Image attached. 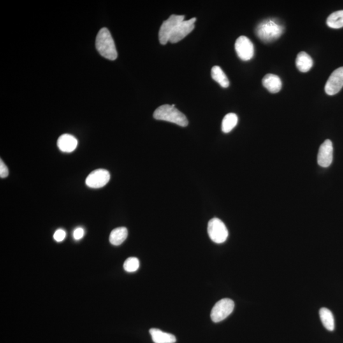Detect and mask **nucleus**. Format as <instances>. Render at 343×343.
<instances>
[{"instance_id": "obj_3", "label": "nucleus", "mask_w": 343, "mask_h": 343, "mask_svg": "<svg viewBox=\"0 0 343 343\" xmlns=\"http://www.w3.org/2000/svg\"><path fill=\"white\" fill-rule=\"evenodd\" d=\"M155 119L173 123L180 127H186L188 125L186 116L175 108L174 104H164L155 111Z\"/></svg>"}, {"instance_id": "obj_20", "label": "nucleus", "mask_w": 343, "mask_h": 343, "mask_svg": "<svg viewBox=\"0 0 343 343\" xmlns=\"http://www.w3.org/2000/svg\"><path fill=\"white\" fill-rule=\"evenodd\" d=\"M327 24L333 29H340L343 27V10L331 13L327 19Z\"/></svg>"}, {"instance_id": "obj_19", "label": "nucleus", "mask_w": 343, "mask_h": 343, "mask_svg": "<svg viewBox=\"0 0 343 343\" xmlns=\"http://www.w3.org/2000/svg\"><path fill=\"white\" fill-rule=\"evenodd\" d=\"M238 117L235 113H228L222 122V131L224 133H230L238 124Z\"/></svg>"}, {"instance_id": "obj_10", "label": "nucleus", "mask_w": 343, "mask_h": 343, "mask_svg": "<svg viewBox=\"0 0 343 343\" xmlns=\"http://www.w3.org/2000/svg\"><path fill=\"white\" fill-rule=\"evenodd\" d=\"M343 87V67L336 69L331 74L325 86V91L329 96H334Z\"/></svg>"}, {"instance_id": "obj_9", "label": "nucleus", "mask_w": 343, "mask_h": 343, "mask_svg": "<svg viewBox=\"0 0 343 343\" xmlns=\"http://www.w3.org/2000/svg\"><path fill=\"white\" fill-rule=\"evenodd\" d=\"M196 20V18H192L188 20H183L176 26L174 31L171 34L169 42L176 43L179 42L185 37L188 35L194 28V23Z\"/></svg>"}, {"instance_id": "obj_8", "label": "nucleus", "mask_w": 343, "mask_h": 343, "mask_svg": "<svg viewBox=\"0 0 343 343\" xmlns=\"http://www.w3.org/2000/svg\"><path fill=\"white\" fill-rule=\"evenodd\" d=\"M110 180V173L104 169L92 171L86 179V184L91 188H100L106 186Z\"/></svg>"}, {"instance_id": "obj_5", "label": "nucleus", "mask_w": 343, "mask_h": 343, "mask_svg": "<svg viewBox=\"0 0 343 343\" xmlns=\"http://www.w3.org/2000/svg\"><path fill=\"white\" fill-rule=\"evenodd\" d=\"M207 231L210 239L215 243H224L228 238V229L224 222L218 218L210 220L208 224Z\"/></svg>"}, {"instance_id": "obj_12", "label": "nucleus", "mask_w": 343, "mask_h": 343, "mask_svg": "<svg viewBox=\"0 0 343 343\" xmlns=\"http://www.w3.org/2000/svg\"><path fill=\"white\" fill-rule=\"evenodd\" d=\"M57 146L62 152L71 153L77 147L78 141L70 134H63L58 139Z\"/></svg>"}, {"instance_id": "obj_17", "label": "nucleus", "mask_w": 343, "mask_h": 343, "mask_svg": "<svg viewBox=\"0 0 343 343\" xmlns=\"http://www.w3.org/2000/svg\"><path fill=\"white\" fill-rule=\"evenodd\" d=\"M322 324L328 331H333L335 328V318L333 313L326 308H322L319 311Z\"/></svg>"}, {"instance_id": "obj_16", "label": "nucleus", "mask_w": 343, "mask_h": 343, "mask_svg": "<svg viewBox=\"0 0 343 343\" xmlns=\"http://www.w3.org/2000/svg\"><path fill=\"white\" fill-rule=\"evenodd\" d=\"M128 236V230L125 227H119V228L113 229L110 235V242L113 245H121L124 242Z\"/></svg>"}, {"instance_id": "obj_21", "label": "nucleus", "mask_w": 343, "mask_h": 343, "mask_svg": "<svg viewBox=\"0 0 343 343\" xmlns=\"http://www.w3.org/2000/svg\"><path fill=\"white\" fill-rule=\"evenodd\" d=\"M140 261L136 257H129L124 264V268L127 272L133 273L136 272L140 268Z\"/></svg>"}, {"instance_id": "obj_24", "label": "nucleus", "mask_w": 343, "mask_h": 343, "mask_svg": "<svg viewBox=\"0 0 343 343\" xmlns=\"http://www.w3.org/2000/svg\"><path fill=\"white\" fill-rule=\"evenodd\" d=\"M84 229H83L82 228H76L73 231L74 239L76 240L82 239V238L83 237V236H84Z\"/></svg>"}, {"instance_id": "obj_2", "label": "nucleus", "mask_w": 343, "mask_h": 343, "mask_svg": "<svg viewBox=\"0 0 343 343\" xmlns=\"http://www.w3.org/2000/svg\"><path fill=\"white\" fill-rule=\"evenodd\" d=\"M96 46L97 51L102 56L111 61L117 59L118 53L115 41L106 27L102 28L97 34Z\"/></svg>"}, {"instance_id": "obj_22", "label": "nucleus", "mask_w": 343, "mask_h": 343, "mask_svg": "<svg viewBox=\"0 0 343 343\" xmlns=\"http://www.w3.org/2000/svg\"><path fill=\"white\" fill-rule=\"evenodd\" d=\"M65 237H66V232L62 229H57L54 235V240L57 242H62L64 240Z\"/></svg>"}, {"instance_id": "obj_14", "label": "nucleus", "mask_w": 343, "mask_h": 343, "mask_svg": "<svg viewBox=\"0 0 343 343\" xmlns=\"http://www.w3.org/2000/svg\"><path fill=\"white\" fill-rule=\"evenodd\" d=\"M296 64L297 68L302 73L309 71L314 65L312 57L305 52L299 53L296 57Z\"/></svg>"}, {"instance_id": "obj_4", "label": "nucleus", "mask_w": 343, "mask_h": 343, "mask_svg": "<svg viewBox=\"0 0 343 343\" xmlns=\"http://www.w3.org/2000/svg\"><path fill=\"white\" fill-rule=\"evenodd\" d=\"M235 308L233 301L228 298L222 300L215 303L211 311L210 317L215 323L224 321L233 312Z\"/></svg>"}, {"instance_id": "obj_18", "label": "nucleus", "mask_w": 343, "mask_h": 343, "mask_svg": "<svg viewBox=\"0 0 343 343\" xmlns=\"http://www.w3.org/2000/svg\"><path fill=\"white\" fill-rule=\"evenodd\" d=\"M211 76L213 80L219 83L222 87L228 88L229 85V82L228 77L222 69L218 66H215L211 70Z\"/></svg>"}, {"instance_id": "obj_1", "label": "nucleus", "mask_w": 343, "mask_h": 343, "mask_svg": "<svg viewBox=\"0 0 343 343\" xmlns=\"http://www.w3.org/2000/svg\"><path fill=\"white\" fill-rule=\"evenodd\" d=\"M284 31V27L275 18H268L259 23L256 28L257 37L263 42H271L279 38Z\"/></svg>"}, {"instance_id": "obj_7", "label": "nucleus", "mask_w": 343, "mask_h": 343, "mask_svg": "<svg viewBox=\"0 0 343 343\" xmlns=\"http://www.w3.org/2000/svg\"><path fill=\"white\" fill-rule=\"evenodd\" d=\"M235 50L238 56L242 61H247L251 59L254 55L253 43L249 38L245 36H241L236 39Z\"/></svg>"}, {"instance_id": "obj_23", "label": "nucleus", "mask_w": 343, "mask_h": 343, "mask_svg": "<svg viewBox=\"0 0 343 343\" xmlns=\"http://www.w3.org/2000/svg\"><path fill=\"white\" fill-rule=\"evenodd\" d=\"M8 175V169L4 162L0 161V176L1 178H5Z\"/></svg>"}, {"instance_id": "obj_11", "label": "nucleus", "mask_w": 343, "mask_h": 343, "mask_svg": "<svg viewBox=\"0 0 343 343\" xmlns=\"http://www.w3.org/2000/svg\"><path fill=\"white\" fill-rule=\"evenodd\" d=\"M333 160V146L332 141L327 140L322 144L319 148L317 162L322 168H328L332 164Z\"/></svg>"}, {"instance_id": "obj_13", "label": "nucleus", "mask_w": 343, "mask_h": 343, "mask_svg": "<svg viewBox=\"0 0 343 343\" xmlns=\"http://www.w3.org/2000/svg\"><path fill=\"white\" fill-rule=\"evenodd\" d=\"M263 85L271 93L276 94L281 90L282 83L279 76L270 73L263 78Z\"/></svg>"}, {"instance_id": "obj_6", "label": "nucleus", "mask_w": 343, "mask_h": 343, "mask_svg": "<svg viewBox=\"0 0 343 343\" xmlns=\"http://www.w3.org/2000/svg\"><path fill=\"white\" fill-rule=\"evenodd\" d=\"M184 15H172L163 22L159 31V41L162 45H166L170 39L171 34L180 22L184 20Z\"/></svg>"}, {"instance_id": "obj_15", "label": "nucleus", "mask_w": 343, "mask_h": 343, "mask_svg": "<svg viewBox=\"0 0 343 343\" xmlns=\"http://www.w3.org/2000/svg\"><path fill=\"white\" fill-rule=\"evenodd\" d=\"M150 333L155 343H175L176 338L171 334L164 333L158 329H151Z\"/></svg>"}]
</instances>
